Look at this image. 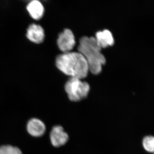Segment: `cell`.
Returning <instances> with one entry per match:
<instances>
[{"label":"cell","instance_id":"1","mask_svg":"<svg viewBox=\"0 0 154 154\" xmlns=\"http://www.w3.org/2000/svg\"><path fill=\"white\" fill-rule=\"evenodd\" d=\"M56 65L65 74L80 79L86 78L89 72L86 59L79 52L65 53L57 56Z\"/></svg>","mask_w":154,"mask_h":154},{"label":"cell","instance_id":"2","mask_svg":"<svg viewBox=\"0 0 154 154\" xmlns=\"http://www.w3.org/2000/svg\"><path fill=\"white\" fill-rule=\"evenodd\" d=\"M101 49L94 37L84 36L80 38L78 51L86 59L89 71L93 74L100 73L102 65L106 63L105 57L101 53Z\"/></svg>","mask_w":154,"mask_h":154},{"label":"cell","instance_id":"3","mask_svg":"<svg viewBox=\"0 0 154 154\" xmlns=\"http://www.w3.org/2000/svg\"><path fill=\"white\" fill-rule=\"evenodd\" d=\"M69 99L72 102H79L85 99L88 96L90 87L86 82L74 77H71L65 86Z\"/></svg>","mask_w":154,"mask_h":154},{"label":"cell","instance_id":"4","mask_svg":"<svg viewBox=\"0 0 154 154\" xmlns=\"http://www.w3.org/2000/svg\"><path fill=\"white\" fill-rule=\"evenodd\" d=\"M57 44L59 48L63 53L70 52L75 44L74 35L71 30L66 29L60 33Z\"/></svg>","mask_w":154,"mask_h":154},{"label":"cell","instance_id":"5","mask_svg":"<svg viewBox=\"0 0 154 154\" xmlns=\"http://www.w3.org/2000/svg\"><path fill=\"white\" fill-rule=\"evenodd\" d=\"M50 140L52 145L59 147L64 145L69 140V135L60 125L54 127L50 133Z\"/></svg>","mask_w":154,"mask_h":154},{"label":"cell","instance_id":"6","mask_svg":"<svg viewBox=\"0 0 154 154\" xmlns=\"http://www.w3.org/2000/svg\"><path fill=\"white\" fill-rule=\"evenodd\" d=\"M27 37L34 43H41L44 39V30L40 25L35 24L30 25L27 30Z\"/></svg>","mask_w":154,"mask_h":154},{"label":"cell","instance_id":"7","mask_svg":"<svg viewBox=\"0 0 154 154\" xmlns=\"http://www.w3.org/2000/svg\"><path fill=\"white\" fill-rule=\"evenodd\" d=\"M27 130L31 136L39 137L44 134L45 131L44 123L38 119H30L27 125Z\"/></svg>","mask_w":154,"mask_h":154},{"label":"cell","instance_id":"8","mask_svg":"<svg viewBox=\"0 0 154 154\" xmlns=\"http://www.w3.org/2000/svg\"><path fill=\"white\" fill-rule=\"evenodd\" d=\"M96 39L97 45L102 48H106L114 44V38L112 33L109 30H105L98 31L96 34Z\"/></svg>","mask_w":154,"mask_h":154},{"label":"cell","instance_id":"9","mask_svg":"<svg viewBox=\"0 0 154 154\" xmlns=\"http://www.w3.org/2000/svg\"><path fill=\"white\" fill-rule=\"evenodd\" d=\"M27 9L31 17L36 20L41 19L44 14V7L38 0L31 1L28 4Z\"/></svg>","mask_w":154,"mask_h":154},{"label":"cell","instance_id":"10","mask_svg":"<svg viewBox=\"0 0 154 154\" xmlns=\"http://www.w3.org/2000/svg\"><path fill=\"white\" fill-rule=\"evenodd\" d=\"M143 146L146 151L149 152H153L154 151V138L152 136H147L143 138Z\"/></svg>","mask_w":154,"mask_h":154},{"label":"cell","instance_id":"11","mask_svg":"<svg viewBox=\"0 0 154 154\" xmlns=\"http://www.w3.org/2000/svg\"><path fill=\"white\" fill-rule=\"evenodd\" d=\"M0 154H22L20 149L11 145L0 147Z\"/></svg>","mask_w":154,"mask_h":154}]
</instances>
